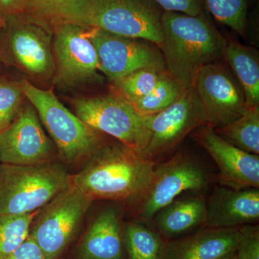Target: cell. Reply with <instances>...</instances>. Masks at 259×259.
Listing matches in <instances>:
<instances>
[{
  "mask_svg": "<svg viewBox=\"0 0 259 259\" xmlns=\"http://www.w3.org/2000/svg\"><path fill=\"white\" fill-rule=\"evenodd\" d=\"M159 47L168 74L185 89L193 88L199 70L224 58L228 41L204 16L163 12Z\"/></svg>",
  "mask_w": 259,
  "mask_h": 259,
  "instance_id": "6da1fadb",
  "label": "cell"
},
{
  "mask_svg": "<svg viewBox=\"0 0 259 259\" xmlns=\"http://www.w3.org/2000/svg\"><path fill=\"white\" fill-rule=\"evenodd\" d=\"M156 164L118 141L106 143L71 175V184L94 201L129 205L144 191Z\"/></svg>",
  "mask_w": 259,
  "mask_h": 259,
  "instance_id": "7a4b0ae2",
  "label": "cell"
},
{
  "mask_svg": "<svg viewBox=\"0 0 259 259\" xmlns=\"http://www.w3.org/2000/svg\"><path fill=\"white\" fill-rule=\"evenodd\" d=\"M19 83L24 96L35 109L54 140L59 156L65 163H84L106 144L101 133L70 112L51 90L37 88L28 80H21Z\"/></svg>",
  "mask_w": 259,
  "mask_h": 259,
  "instance_id": "3957f363",
  "label": "cell"
},
{
  "mask_svg": "<svg viewBox=\"0 0 259 259\" xmlns=\"http://www.w3.org/2000/svg\"><path fill=\"white\" fill-rule=\"evenodd\" d=\"M161 8L152 0H84L69 23L131 38L162 42Z\"/></svg>",
  "mask_w": 259,
  "mask_h": 259,
  "instance_id": "277c9868",
  "label": "cell"
},
{
  "mask_svg": "<svg viewBox=\"0 0 259 259\" xmlns=\"http://www.w3.org/2000/svg\"><path fill=\"white\" fill-rule=\"evenodd\" d=\"M71 182V175L56 162L0 166V215L39 210Z\"/></svg>",
  "mask_w": 259,
  "mask_h": 259,
  "instance_id": "5b68a950",
  "label": "cell"
},
{
  "mask_svg": "<svg viewBox=\"0 0 259 259\" xmlns=\"http://www.w3.org/2000/svg\"><path fill=\"white\" fill-rule=\"evenodd\" d=\"M209 183L204 166L192 156L179 152L156 164L144 191L128 206L136 220L149 224L161 209L182 194L202 193Z\"/></svg>",
  "mask_w": 259,
  "mask_h": 259,
  "instance_id": "8992f818",
  "label": "cell"
},
{
  "mask_svg": "<svg viewBox=\"0 0 259 259\" xmlns=\"http://www.w3.org/2000/svg\"><path fill=\"white\" fill-rule=\"evenodd\" d=\"M94 200L72 184L37 210L30 234L46 259H61L80 234Z\"/></svg>",
  "mask_w": 259,
  "mask_h": 259,
  "instance_id": "52a82bcc",
  "label": "cell"
},
{
  "mask_svg": "<svg viewBox=\"0 0 259 259\" xmlns=\"http://www.w3.org/2000/svg\"><path fill=\"white\" fill-rule=\"evenodd\" d=\"M75 115L92 128L115 138L139 153L150 138L149 116L140 113L120 95L88 97L73 102Z\"/></svg>",
  "mask_w": 259,
  "mask_h": 259,
  "instance_id": "ba28073f",
  "label": "cell"
},
{
  "mask_svg": "<svg viewBox=\"0 0 259 259\" xmlns=\"http://www.w3.org/2000/svg\"><path fill=\"white\" fill-rule=\"evenodd\" d=\"M148 116L150 138L139 154L155 163L171 153L192 131L207 125L194 88L185 90L178 100L163 111Z\"/></svg>",
  "mask_w": 259,
  "mask_h": 259,
  "instance_id": "9c48e42d",
  "label": "cell"
},
{
  "mask_svg": "<svg viewBox=\"0 0 259 259\" xmlns=\"http://www.w3.org/2000/svg\"><path fill=\"white\" fill-rule=\"evenodd\" d=\"M87 29L98 55L100 70L110 81H115L144 68L162 71L166 69L161 51L156 44L97 29Z\"/></svg>",
  "mask_w": 259,
  "mask_h": 259,
  "instance_id": "30bf717a",
  "label": "cell"
},
{
  "mask_svg": "<svg viewBox=\"0 0 259 259\" xmlns=\"http://www.w3.org/2000/svg\"><path fill=\"white\" fill-rule=\"evenodd\" d=\"M193 88L203 108L207 125L214 128L237 120L248 109L241 85L221 61L199 70Z\"/></svg>",
  "mask_w": 259,
  "mask_h": 259,
  "instance_id": "8fae6325",
  "label": "cell"
},
{
  "mask_svg": "<svg viewBox=\"0 0 259 259\" xmlns=\"http://www.w3.org/2000/svg\"><path fill=\"white\" fill-rule=\"evenodd\" d=\"M41 21L25 14L12 18L7 24L8 49L19 69L33 79L44 80L54 76L55 63L52 35Z\"/></svg>",
  "mask_w": 259,
  "mask_h": 259,
  "instance_id": "7c38bea8",
  "label": "cell"
},
{
  "mask_svg": "<svg viewBox=\"0 0 259 259\" xmlns=\"http://www.w3.org/2000/svg\"><path fill=\"white\" fill-rule=\"evenodd\" d=\"M54 24L52 48L56 82L70 86L94 77L100 70V61L88 29L69 22Z\"/></svg>",
  "mask_w": 259,
  "mask_h": 259,
  "instance_id": "4fadbf2b",
  "label": "cell"
},
{
  "mask_svg": "<svg viewBox=\"0 0 259 259\" xmlns=\"http://www.w3.org/2000/svg\"><path fill=\"white\" fill-rule=\"evenodd\" d=\"M55 147L42 128L31 104L20 109L0 134V161L5 164H44L54 162Z\"/></svg>",
  "mask_w": 259,
  "mask_h": 259,
  "instance_id": "5bb4252c",
  "label": "cell"
},
{
  "mask_svg": "<svg viewBox=\"0 0 259 259\" xmlns=\"http://www.w3.org/2000/svg\"><path fill=\"white\" fill-rule=\"evenodd\" d=\"M195 138L217 164L220 185L233 190L258 189V155L245 152L227 142L210 125H202Z\"/></svg>",
  "mask_w": 259,
  "mask_h": 259,
  "instance_id": "9a60e30c",
  "label": "cell"
},
{
  "mask_svg": "<svg viewBox=\"0 0 259 259\" xmlns=\"http://www.w3.org/2000/svg\"><path fill=\"white\" fill-rule=\"evenodd\" d=\"M122 211L116 205L100 209L61 259H127Z\"/></svg>",
  "mask_w": 259,
  "mask_h": 259,
  "instance_id": "2e32d148",
  "label": "cell"
},
{
  "mask_svg": "<svg viewBox=\"0 0 259 259\" xmlns=\"http://www.w3.org/2000/svg\"><path fill=\"white\" fill-rule=\"evenodd\" d=\"M259 220L258 189L233 190L220 186L207 200L203 228H239Z\"/></svg>",
  "mask_w": 259,
  "mask_h": 259,
  "instance_id": "e0dca14e",
  "label": "cell"
},
{
  "mask_svg": "<svg viewBox=\"0 0 259 259\" xmlns=\"http://www.w3.org/2000/svg\"><path fill=\"white\" fill-rule=\"evenodd\" d=\"M239 228H202L167 241L163 259H222L236 252Z\"/></svg>",
  "mask_w": 259,
  "mask_h": 259,
  "instance_id": "ac0fdd59",
  "label": "cell"
},
{
  "mask_svg": "<svg viewBox=\"0 0 259 259\" xmlns=\"http://www.w3.org/2000/svg\"><path fill=\"white\" fill-rule=\"evenodd\" d=\"M207 218V199L202 193L177 199L161 209L149 223L167 241L203 228Z\"/></svg>",
  "mask_w": 259,
  "mask_h": 259,
  "instance_id": "d6986e66",
  "label": "cell"
},
{
  "mask_svg": "<svg viewBox=\"0 0 259 259\" xmlns=\"http://www.w3.org/2000/svg\"><path fill=\"white\" fill-rule=\"evenodd\" d=\"M224 58L244 93L248 108L259 106V58L257 51L238 42L227 44Z\"/></svg>",
  "mask_w": 259,
  "mask_h": 259,
  "instance_id": "ffe728a7",
  "label": "cell"
},
{
  "mask_svg": "<svg viewBox=\"0 0 259 259\" xmlns=\"http://www.w3.org/2000/svg\"><path fill=\"white\" fill-rule=\"evenodd\" d=\"M167 240L142 221L124 224V246L127 259H163Z\"/></svg>",
  "mask_w": 259,
  "mask_h": 259,
  "instance_id": "44dd1931",
  "label": "cell"
},
{
  "mask_svg": "<svg viewBox=\"0 0 259 259\" xmlns=\"http://www.w3.org/2000/svg\"><path fill=\"white\" fill-rule=\"evenodd\" d=\"M214 130L229 144L245 152L259 155V106L247 109L239 118Z\"/></svg>",
  "mask_w": 259,
  "mask_h": 259,
  "instance_id": "7402d4cb",
  "label": "cell"
},
{
  "mask_svg": "<svg viewBox=\"0 0 259 259\" xmlns=\"http://www.w3.org/2000/svg\"><path fill=\"white\" fill-rule=\"evenodd\" d=\"M185 90L176 79L166 72L162 74L156 88L146 96L129 101L144 115H152L171 106L185 93Z\"/></svg>",
  "mask_w": 259,
  "mask_h": 259,
  "instance_id": "603a6c76",
  "label": "cell"
},
{
  "mask_svg": "<svg viewBox=\"0 0 259 259\" xmlns=\"http://www.w3.org/2000/svg\"><path fill=\"white\" fill-rule=\"evenodd\" d=\"M36 213L0 215V259L11 254L28 238Z\"/></svg>",
  "mask_w": 259,
  "mask_h": 259,
  "instance_id": "cb8c5ba5",
  "label": "cell"
},
{
  "mask_svg": "<svg viewBox=\"0 0 259 259\" xmlns=\"http://www.w3.org/2000/svg\"><path fill=\"white\" fill-rule=\"evenodd\" d=\"M211 14L220 23L245 35L249 0H203Z\"/></svg>",
  "mask_w": 259,
  "mask_h": 259,
  "instance_id": "d4e9b609",
  "label": "cell"
},
{
  "mask_svg": "<svg viewBox=\"0 0 259 259\" xmlns=\"http://www.w3.org/2000/svg\"><path fill=\"white\" fill-rule=\"evenodd\" d=\"M164 71L144 68L113 81L119 95L128 101L146 96L154 90Z\"/></svg>",
  "mask_w": 259,
  "mask_h": 259,
  "instance_id": "484cf974",
  "label": "cell"
},
{
  "mask_svg": "<svg viewBox=\"0 0 259 259\" xmlns=\"http://www.w3.org/2000/svg\"><path fill=\"white\" fill-rule=\"evenodd\" d=\"M84 0H25L26 12L42 20L69 22Z\"/></svg>",
  "mask_w": 259,
  "mask_h": 259,
  "instance_id": "4316f807",
  "label": "cell"
},
{
  "mask_svg": "<svg viewBox=\"0 0 259 259\" xmlns=\"http://www.w3.org/2000/svg\"><path fill=\"white\" fill-rule=\"evenodd\" d=\"M24 97L19 82L0 77V134L18 115Z\"/></svg>",
  "mask_w": 259,
  "mask_h": 259,
  "instance_id": "83f0119b",
  "label": "cell"
},
{
  "mask_svg": "<svg viewBox=\"0 0 259 259\" xmlns=\"http://www.w3.org/2000/svg\"><path fill=\"white\" fill-rule=\"evenodd\" d=\"M241 237L237 246L236 259H259L258 225H246L240 228Z\"/></svg>",
  "mask_w": 259,
  "mask_h": 259,
  "instance_id": "f1b7e54d",
  "label": "cell"
},
{
  "mask_svg": "<svg viewBox=\"0 0 259 259\" xmlns=\"http://www.w3.org/2000/svg\"><path fill=\"white\" fill-rule=\"evenodd\" d=\"M163 12H174L191 16L203 13V0H152Z\"/></svg>",
  "mask_w": 259,
  "mask_h": 259,
  "instance_id": "f546056e",
  "label": "cell"
},
{
  "mask_svg": "<svg viewBox=\"0 0 259 259\" xmlns=\"http://www.w3.org/2000/svg\"><path fill=\"white\" fill-rule=\"evenodd\" d=\"M25 12V0H0V26L7 25L12 18Z\"/></svg>",
  "mask_w": 259,
  "mask_h": 259,
  "instance_id": "4dcf8cb0",
  "label": "cell"
},
{
  "mask_svg": "<svg viewBox=\"0 0 259 259\" xmlns=\"http://www.w3.org/2000/svg\"><path fill=\"white\" fill-rule=\"evenodd\" d=\"M3 259H46L45 255L31 237L28 238L11 254Z\"/></svg>",
  "mask_w": 259,
  "mask_h": 259,
  "instance_id": "1f68e13d",
  "label": "cell"
},
{
  "mask_svg": "<svg viewBox=\"0 0 259 259\" xmlns=\"http://www.w3.org/2000/svg\"><path fill=\"white\" fill-rule=\"evenodd\" d=\"M222 259H236V255H235V253H233V254L228 255V256L225 257Z\"/></svg>",
  "mask_w": 259,
  "mask_h": 259,
  "instance_id": "d6a6232c",
  "label": "cell"
}]
</instances>
